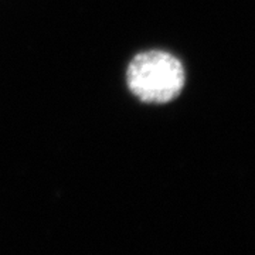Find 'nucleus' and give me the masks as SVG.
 <instances>
[{"instance_id": "nucleus-1", "label": "nucleus", "mask_w": 255, "mask_h": 255, "mask_svg": "<svg viewBox=\"0 0 255 255\" xmlns=\"http://www.w3.org/2000/svg\"><path fill=\"white\" fill-rule=\"evenodd\" d=\"M182 61L163 50L136 54L127 68L128 90L143 104H169L184 88Z\"/></svg>"}]
</instances>
